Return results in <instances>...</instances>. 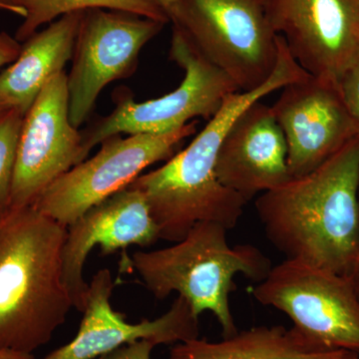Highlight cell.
Masks as SVG:
<instances>
[{
	"label": "cell",
	"instance_id": "21",
	"mask_svg": "<svg viewBox=\"0 0 359 359\" xmlns=\"http://www.w3.org/2000/svg\"><path fill=\"white\" fill-rule=\"evenodd\" d=\"M155 346L151 340H137L103 354L99 359H152L151 355Z\"/></svg>",
	"mask_w": 359,
	"mask_h": 359
},
{
	"label": "cell",
	"instance_id": "27",
	"mask_svg": "<svg viewBox=\"0 0 359 359\" xmlns=\"http://www.w3.org/2000/svg\"><path fill=\"white\" fill-rule=\"evenodd\" d=\"M13 104L6 98V97L0 95V119L6 115L11 109H13Z\"/></svg>",
	"mask_w": 359,
	"mask_h": 359
},
{
	"label": "cell",
	"instance_id": "4",
	"mask_svg": "<svg viewBox=\"0 0 359 359\" xmlns=\"http://www.w3.org/2000/svg\"><path fill=\"white\" fill-rule=\"evenodd\" d=\"M228 231L218 223L202 222L171 247L137 250L123 266L136 271L156 299L177 292L198 318L205 311L212 313L224 339L230 337L238 332L230 304V295L237 290L236 276L259 283L273 264L255 245L231 247Z\"/></svg>",
	"mask_w": 359,
	"mask_h": 359
},
{
	"label": "cell",
	"instance_id": "23",
	"mask_svg": "<svg viewBox=\"0 0 359 359\" xmlns=\"http://www.w3.org/2000/svg\"><path fill=\"white\" fill-rule=\"evenodd\" d=\"M156 2L167 14L170 22H173L178 13V0H156Z\"/></svg>",
	"mask_w": 359,
	"mask_h": 359
},
{
	"label": "cell",
	"instance_id": "29",
	"mask_svg": "<svg viewBox=\"0 0 359 359\" xmlns=\"http://www.w3.org/2000/svg\"><path fill=\"white\" fill-rule=\"evenodd\" d=\"M358 211H359V182H358Z\"/></svg>",
	"mask_w": 359,
	"mask_h": 359
},
{
	"label": "cell",
	"instance_id": "18",
	"mask_svg": "<svg viewBox=\"0 0 359 359\" xmlns=\"http://www.w3.org/2000/svg\"><path fill=\"white\" fill-rule=\"evenodd\" d=\"M18 2L26 13L15 34L20 42L29 39L42 25H50L65 14L88 9L122 11L165 25L170 22L167 14L156 0H18Z\"/></svg>",
	"mask_w": 359,
	"mask_h": 359
},
{
	"label": "cell",
	"instance_id": "5",
	"mask_svg": "<svg viewBox=\"0 0 359 359\" xmlns=\"http://www.w3.org/2000/svg\"><path fill=\"white\" fill-rule=\"evenodd\" d=\"M169 55L185 72L178 88L143 102H137L128 89L116 90L113 112L80 131L84 160L92 149L115 135L168 133L196 118L209 121L229 96L240 91L177 25H173Z\"/></svg>",
	"mask_w": 359,
	"mask_h": 359
},
{
	"label": "cell",
	"instance_id": "1",
	"mask_svg": "<svg viewBox=\"0 0 359 359\" xmlns=\"http://www.w3.org/2000/svg\"><path fill=\"white\" fill-rule=\"evenodd\" d=\"M309 74L278 37V62L264 84L231 94L185 149L162 167L135 180L129 187L145 197L161 240L179 242L202 222L218 223L228 230L237 226L248 203L217 176V160L224 137L250 105Z\"/></svg>",
	"mask_w": 359,
	"mask_h": 359
},
{
	"label": "cell",
	"instance_id": "22",
	"mask_svg": "<svg viewBox=\"0 0 359 359\" xmlns=\"http://www.w3.org/2000/svg\"><path fill=\"white\" fill-rule=\"evenodd\" d=\"M20 42L8 33H0V70L6 65H11L20 56Z\"/></svg>",
	"mask_w": 359,
	"mask_h": 359
},
{
	"label": "cell",
	"instance_id": "28",
	"mask_svg": "<svg viewBox=\"0 0 359 359\" xmlns=\"http://www.w3.org/2000/svg\"><path fill=\"white\" fill-rule=\"evenodd\" d=\"M339 359H359V353L347 351V353H346V354Z\"/></svg>",
	"mask_w": 359,
	"mask_h": 359
},
{
	"label": "cell",
	"instance_id": "3",
	"mask_svg": "<svg viewBox=\"0 0 359 359\" xmlns=\"http://www.w3.org/2000/svg\"><path fill=\"white\" fill-rule=\"evenodd\" d=\"M67 228L34 205L0 219V351L48 344L73 308L63 278Z\"/></svg>",
	"mask_w": 359,
	"mask_h": 359
},
{
	"label": "cell",
	"instance_id": "8",
	"mask_svg": "<svg viewBox=\"0 0 359 359\" xmlns=\"http://www.w3.org/2000/svg\"><path fill=\"white\" fill-rule=\"evenodd\" d=\"M196 126L195 120L168 133L110 137L94 157L53 182L32 205L68 228L90 208L131 185L146 168L169 160Z\"/></svg>",
	"mask_w": 359,
	"mask_h": 359
},
{
	"label": "cell",
	"instance_id": "24",
	"mask_svg": "<svg viewBox=\"0 0 359 359\" xmlns=\"http://www.w3.org/2000/svg\"><path fill=\"white\" fill-rule=\"evenodd\" d=\"M0 6L4 11H9V13L16 14L23 18H25V11L20 6L18 0H0Z\"/></svg>",
	"mask_w": 359,
	"mask_h": 359
},
{
	"label": "cell",
	"instance_id": "15",
	"mask_svg": "<svg viewBox=\"0 0 359 359\" xmlns=\"http://www.w3.org/2000/svg\"><path fill=\"white\" fill-rule=\"evenodd\" d=\"M219 181L250 202L287 183V145L271 106L250 105L229 129L216 166Z\"/></svg>",
	"mask_w": 359,
	"mask_h": 359
},
{
	"label": "cell",
	"instance_id": "6",
	"mask_svg": "<svg viewBox=\"0 0 359 359\" xmlns=\"http://www.w3.org/2000/svg\"><path fill=\"white\" fill-rule=\"evenodd\" d=\"M179 26L240 91L264 84L278 57V35L264 0H178Z\"/></svg>",
	"mask_w": 359,
	"mask_h": 359
},
{
	"label": "cell",
	"instance_id": "25",
	"mask_svg": "<svg viewBox=\"0 0 359 359\" xmlns=\"http://www.w3.org/2000/svg\"><path fill=\"white\" fill-rule=\"evenodd\" d=\"M348 278L351 280L354 292H355L356 295H358V299H359V257L355 264H354L353 269H351V273L348 275Z\"/></svg>",
	"mask_w": 359,
	"mask_h": 359
},
{
	"label": "cell",
	"instance_id": "19",
	"mask_svg": "<svg viewBox=\"0 0 359 359\" xmlns=\"http://www.w3.org/2000/svg\"><path fill=\"white\" fill-rule=\"evenodd\" d=\"M23 118L25 115L13 108L0 119V219L9 211Z\"/></svg>",
	"mask_w": 359,
	"mask_h": 359
},
{
	"label": "cell",
	"instance_id": "14",
	"mask_svg": "<svg viewBox=\"0 0 359 359\" xmlns=\"http://www.w3.org/2000/svg\"><path fill=\"white\" fill-rule=\"evenodd\" d=\"M159 240V228L145 197L136 189L127 187L87 210L68 226L62 250L63 278L73 308L83 311L89 287L83 269L94 248L108 256L130 245L150 247Z\"/></svg>",
	"mask_w": 359,
	"mask_h": 359
},
{
	"label": "cell",
	"instance_id": "17",
	"mask_svg": "<svg viewBox=\"0 0 359 359\" xmlns=\"http://www.w3.org/2000/svg\"><path fill=\"white\" fill-rule=\"evenodd\" d=\"M346 351L318 346L295 328L257 327L221 341L188 340L175 344L169 359H339Z\"/></svg>",
	"mask_w": 359,
	"mask_h": 359
},
{
	"label": "cell",
	"instance_id": "30",
	"mask_svg": "<svg viewBox=\"0 0 359 359\" xmlns=\"http://www.w3.org/2000/svg\"><path fill=\"white\" fill-rule=\"evenodd\" d=\"M0 11H4V9H2L1 6H0Z\"/></svg>",
	"mask_w": 359,
	"mask_h": 359
},
{
	"label": "cell",
	"instance_id": "9",
	"mask_svg": "<svg viewBox=\"0 0 359 359\" xmlns=\"http://www.w3.org/2000/svg\"><path fill=\"white\" fill-rule=\"evenodd\" d=\"M165 23L122 11H85L67 75L69 119L79 129L108 84L134 74L142 49Z\"/></svg>",
	"mask_w": 359,
	"mask_h": 359
},
{
	"label": "cell",
	"instance_id": "11",
	"mask_svg": "<svg viewBox=\"0 0 359 359\" xmlns=\"http://www.w3.org/2000/svg\"><path fill=\"white\" fill-rule=\"evenodd\" d=\"M83 161L81 133L69 119L67 74L61 72L45 85L23 118L9 211L34 204Z\"/></svg>",
	"mask_w": 359,
	"mask_h": 359
},
{
	"label": "cell",
	"instance_id": "7",
	"mask_svg": "<svg viewBox=\"0 0 359 359\" xmlns=\"http://www.w3.org/2000/svg\"><path fill=\"white\" fill-rule=\"evenodd\" d=\"M252 295L289 316L292 327L318 346L359 353V299L348 276L287 259Z\"/></svg>",
	"mask_w": 359,
	"mask_h": 359
},
{
	"label": "cell",
	"instance_id": "12",
	"mask_svg": "<svg viewBox=\"0 0 359 359\" xmlns=\"http://www.w3.org/2000/svg\"><path fill=\"white\" fill-rule=\"evenodd\" d=\"M271 109L287 141L292 179L316 171L359 137L339 86L311 74L283 87Z\"/></svg>",
	"mask_w": 359,
	"mask_h": 359
},
{
	"label": "cell",
	"instance_id": "20",
	"mask_svg": "<svg viewBox=\"0 0 359 359\" xmlns=\"http://www.w3.org/2000/svg\"><path fill=\"white\" fill-rule=\"evenodd\" d=\"M339 90L359 131V60L340 79Z\"/></svg>",
	"mask_w": 359,
	"mask_h": 359
},
{
	"label": "cell",
	"instance_id": "10",
	"mask_svg": "<svg viewBox=\"0 0 359 359\" xmlns=\"http://www.w3.org/2000/svg\"><path fill=\"white\" fill-rule=\"evenodd\" d=\"M269 20L306 72L339 84L359 60V0H264Z\"/></svg>",
	"mask_w": 359,
	"mask_h": 359
},
{
	"label": "cell",
	"instance_id": "13",
	"mask_svg": "<svg viewBox=\"0 0 359 359\" xmlns=\"http://www.w3.org/2000/svg\"><path fill=\"white\" fill-rule=\"evenodd\" d=\"M115 283L108 269L92 278L76 337L42 359H94L137 340L177 344L198 339L199 318L183 297L175 299L166 313L156 320L129 323L111 306Z\"/></svg>",
	"mask_w": 359,
	"mask_h": 359
},
{
	"label": "cell",
	"instance_id": "2",
	"mask_svg": "<svg viewBox=\"0 0 359 359\" xmlns=\"http://www.w3.org/2000/svg\"><path fill=\"white\" fill-rule=\"evenodd\" d=\"M359 137L316 171L259 195L257 216L287 259L348 276L359 257Z\"/></svg>",
	"mask_w": 359,
	"mask_h": 359
},
{
	"label": "cell",
	"instance_id": "26",
	"mask_svg": "<svg viewBox=\"0 0 359 359\" xmlns=\"http://www.w3.org/2000/svg\"><path fill=\"white\" fill-rule=\"evenodd\" d=\"M0 359H35L33 354L16 353V351H0Z\"/></svg>",
	"mask_w": 359,
	"mask_h": 359
},
{
	"label": "cell",
	"instance_id": "16",
	"mask_svg": "<svg viewBox=\"0 0 359 359\" xmlns=\"http://www.w3.org/2000/svg\"><path fill=\"white\" fill-rule=\"evenodd\" d=\"M84 11L61 16L25 40L18 59L0 72V95L26 114L49 80L72 59Z\"/></svg>",
	"mask_w": 359,
	"mask_h": 359
}]
</instances>
